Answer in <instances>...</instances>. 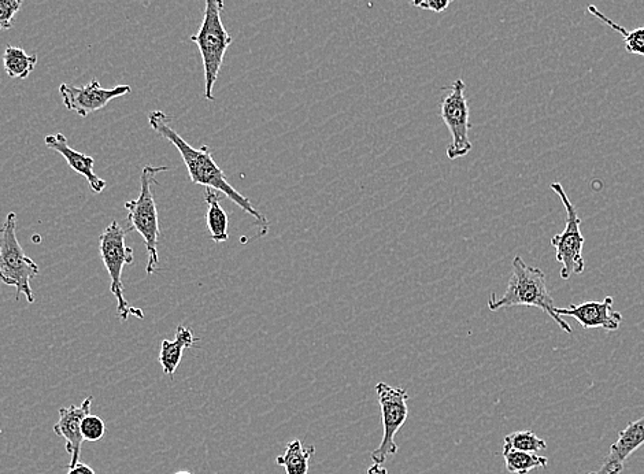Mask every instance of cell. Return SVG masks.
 <instances>
[{
	"label": "cell",
	"mask_w": 644,
	"mask_h": 474,
	"mask_svg": "<svg viewBox=\"0 0 644 474\" xmlns=\"http://www.w3.org/2000/svg\"><path fill=\"white\" fill-rule=\"evenodd\" d=\"M170 121L172 120L166 116L164 111H151L148 114V124H150L151 129L179 150L181 158H183L184 164L187 166L192 183L203 185L206 188H212V190L224 194L235 205H238L240 209L246 211L251 217H254L262 225L264 231L268 232L269 221L255 209L249 198L240 194V192L236 191L229 184L224 172H222L220 166L214 161L210 148L207 146H203L202 148L190 146L175 129L170 127Z\"/></svg>",
	"instance_id": "1"
},
{
	"label": "cell",
	"mask_w": 644,
	"mask_h": 474,
	"mask_svg": "<svg viewBox=\"0 0 644 474\" xmlns=\"http://www.w3.org/2000/svg\"><path fill=\"white\" fill-rule=\"evenodd\" d=\"M516 306L536 307L557 322L562 331L569 335L573 333L571 325L555 313V302L547 288L546 274L540 268L525 264L520 255L513 259V273L505 294L501 298L492 294L488 299V309L491 311Z\"/></svg>",
	"instance_id": "2"
},
{
	"label": "cell",
	"mask_w": 644,
	"mask_h": 474,
	"mask_svg": "<svg viewBox=\"0 0 644 474\" xmlns=\"http://www.w3.org/2000/svg\"><path fill=\"white\" fill-rule=\"evenodd\" d=\"M168 169V166H144L142 176H140L138 199L125 202V209L128 210V232H139L140 236L143 237L144 244H146L148 254L146 272L148 276L157 272L158 269V240L159 236H161L153 184L157 183V180H155L157 174L166 172Z\"/></svg>",
	"instance_id": "3"
},
{
	"label": "cell",
	"mask_w": 644,
	"mask_h": 474,
	"mask_svg": "<svg viewBox=\"0 0 644 474\" xmlns=\"http://www.w3.org/2000/svg\"><path fill=\"white\" fill-rule=\"evenodd\" d=\"M224 0H206L205 16L201 28L196 35L191 36L201 53L203 69H205V96L207 101H214L213 90L224 64L225 54L233 40L224 24H222Z\"/></svg>",
	"instance_id": "4"
},
{
	"label": "cell",
	"mask_w": 644,
	"mask_h": 474,
	"mask_svg": "<svg viewBox=\"0 0 644 474\" xmlns=\"http://www.w3.org/2000/svg\"><path fill=\"white\" fill-rule=\"evenodd\" d=\"M40 269L32 258L22 250L17 237V214H7L5 224L0 229V281L16 287V299L25 296L28 303H35L31 281L39 274Z\"/></svg>",
	"instance_id": "5"
},
{
	"label": "cell",
	"mask_w": 644,
	"mask_h": 474,
	"mask_svg": "<svg viewBox=\"0 0 644 474\" xmlns=\"http://www.w3.org/2000/svg\"><path fill=\"white\" fill-rule=\"evenodd\" d=\"M127 233L128 231H125L117 221H113L99 236V254H101L103 264L109 273L111 292L117 299V316L122 321H127L131 316L144 318L143 311L129 306L124 296L122 269L125 265H132L135 261L133 248L128 247L125 242Z\"/></svg>",
	"instance_id": "6"
},
{
	"label": "cell",
	"mask_w": 644,
	"mask_h": 474,
	"mask_svg": "<svg viewBox=\"0 0 644 474\" xmlns=\"http://www.w3.org/2000/svg\"><path fill=\"white\" fill-rule=\"evenodd\" d=\"M551 190L560 196L566 210V227L560 235L551 237V246L555 248V259L562 265L561 279L569 280L573 274H581L586 269L583 259V246L586 237L581 233V220L575 205L568 198L560 183L551 184Z\"/></svg>",
	"instance_id": "7"
},
{
	"label": "cell",
	"mask_w": 644,
	"mask_h": 474,
	"mask_svg": "<svg viewBox=\"0 0 644 474\" xmlns=\"http://www.w3.org/2000/svg\"><path fill=\"white\" fill-rule=\"evenodd\" d=\"M447 94L440 102V116L451 135L450 146L447 147V157L451 161L465 157L472 151L469 139V105L466 99V84L464 80H455L449 87H444Z\"/></svg>",
	"instance_id": "8"
},
{
	"label": "cell",
	"mask_w": 644,
	"mask_h": 474,
	"mask_svg": "<svg viewBox=\"0 0 644 474\" xmlns=\"http://www.w3.org/2000/svg\"><path fill=\"white\" fill-rule=\"evenodd\" d=\"M377 398L381 407V422H383V440L380 446L372 451L370 458L375 464L383 465L388 457L398 454L396 446V433L401 431L409 417V394L403 388L391 387L386 383L376 385Z\"/></svg>",
	"instance_id": "9"
},
{
	"label": "cell",
	"mask_w": 644,
	"mask_h": 474,
	"mask_svg": "<svg viewBox=\"0 0 644 474\" xmlns=\"http://www.w3.org/2000/svg\"><path fill=\"white\" fill-rule=\"evenodd\" d=\"M132 88L129 85H118L116 88L106 90L102 88L98 80H92L84 87H74L70 84H61L59 94L66 109L74 111L80 117H88L90 114L105 109L107 103L113 99L128 95Z\"/></svg>",
	"instance_id": "10"
},
{
	"label": "cell",
	"mask_w": 644,
	"mask_h": 474,
	"mask_svg": "<svg viewBox=\"0 0 644 474\" xmlns=\"http://www.w3.org/2000/svg\"><path fill=\"white\" fill-rule=\"evenodd\" d=\"M555 313L561 317H572L584 329L602 328L614 332L623 322V314L613 309L612 296H606L603 301L584 302L569 307H555Z\"/></svg>",
	"instance_id": "11"
},
{
	"label": "cell",
	"mask_w": 644,
	"mask_h": 474,
	"mask_svg": "<svg viewBox=\"0 0 644 474\" xmlns=\"http://www.w3.org/2000/svg\"><path fill=\"white\" fill-rule=\"evenodd\" d=\"M94 398L88 396L80 406L62 407L59 409V420L54 425L55 435L65 439L66 451L70 455L69 468L79 464L81 447H83L84 438L81 435V422L84 418L90 416L91 405Z\"/></svg>",
	"instance_id": "12"
},
{
	"label": "cell",
	"mask_w": 644,
	"mask_h": 474,
	"mask_svg": "<svg viewBox=\"0 0 644 474\" xmlns=\"http://www.w3.org/2000/svg\"><path fill=\"white\" fill-rule=\"evenodd\" d=\"M644 444V416L628 422L627 428L618 432V440L610 446L608 457L601 468L588 474H621L625 462Z\"/></svg>",
	"instance_id": "13"
},
{
	"label": "cell",
	"mask_w": 644,
	"mask_h": 474,
	"mask_svg": "<svg viewBox=\"0 0 644 474\" xmlns=\"http://www.w3.org/2000/svg\"><path fill=\"white\" fill-rule=\"evenodd\" d=\"M44 143H46V146L50 148V150H54L55 153L61 154L74 172L84 176L85 180L90 184L91 190L94 191L95 194H102V192L106 190V181L101 179V177L94 172L95 159L90 157V155H85L70 147L65 135H62V133L48 135L44 137Z\"/></svg>",
	"instance_id": "14"
},
{
	"label": "cell",
	"mask_w": 644,
	"mask_h": 474,
	"mask_svg": "<svg viewBox=\"0 0 644 474\" xmlns=\"http://www.w3.org/2000/svg\"><path fill=\"white\" fill-rule=\"evenodd\" d=\"M199 342L195 338L192 329L179 325L176 329V339L173 342L164 340L161 344V353H159V364H161L164 373L172 377L179 368L181 358L185 348L194 347Z\"/></svg>",
	"instance_id": "15"
},
{
	"label": "cell",
	"mask_w": 644,
	"mask_h": 474,
	"mask_svg": "<svg viewBox=\"0 0 644 474\" xmlns=\"http://www.w3.org/2000/svg\"><path fill=\"white\" fill-rule=\"evenodd\" d=\"M205 201L209 210H207V228H209L210 237L213 242L222 243L228 240V216L221 207L220 192L206 188Z\"/></svg>",
	"instance_id": "16"
},
{
	"label": "cell",
	"mask_w": 644,
	"mask_h": 474,
	"mask_svg": "<svg viewBox=\"0 0 644 474\" xmlns=\"http://www.w3.org/2000/svg\"><path fill=\"white\" fill-rule=\"evenodd\" d=\"M316 454V447H303L301 440H292L287 444L284 454L276 458V464L286 469L287 474H307L310 459Z\"/></svg>",
	"instance_id": "17"
},
{
	"label": "cell",
	"mask_w": 644,
	"mask_h": 474,
	"mask_svg": "<svg viewBox=\"0 0 644 474\" xmlns=\"http://www.w3.org/2000/svg\"><path fill=\"white\" fill-rule=\"evenodd\" d=\"M37 55H28L20 47L7 46L3 54V66L10 79H28L36 68Z\"/></svg>",
	"instance_id": "18"
},
{
	"label": "cell",
	"mask_w": 644,
	"mask_h": 474,
	"mask_svg": "<svg viewBox=\"0 0 644 474\" xmlns=\"http://www.w3.org/2000/svg\"><path fill=\"white\" fill-rule=\"evenodd\" d=\"M503 458L507 472L514 474H528L534 469H543L549 466V459L532 453L503 447Z\"/></svg>",
	"instance_id": "19"
},
{
	"label": "cell",
	"mask_w": 644,
	"mask_h": 474,
	"mask_svg": "<svg viewBox=\"0 0 644 474\" xmlns=\"http://www.w3.org/2000/svg\"><path fill=\"white\" fill-rule=\"evenodd\" d=\"M588 11H590L592 16H595L599 21H602L603 24L608 25L610 29H613L614 32L620 33V35L623 36L624 47L628 54L644 57V27L636 28L634 31H627V28L621 27L617 22L606 17L602 11L598 10V7L590 5L588 6Z\"/></svg>",
	"instance_id": "20"
},
{
	"label": "cell",
	"mask_w": 644,
	"mask_h": 474,
	"mask_svg": "<svg viewBox=\"0 0 644 474\" xmlns=\"http://www.w3.org/2000/svg\"><path fill=\"white\" fill-rule=\"evenodd\" d=\"M503 442H505L503 447L514 448V450L524 451V453L538 454L547 448V443L531 431L509 433Z\"/></svg>",
	"instance_id": "21"
},
{
	"label": "cell",
	"mask_w": 644,
	"mask_h": 474,
	"mask_svg": "<svg viewBox=\"0 0 644 474\" xmlns=\"http://www.w3.org/2000/svg\"><path fill=\"white\" fill-rule=\"evenodd\" d=\"M105 421L98 416H87L81 422V435L87 442H99L105 436Z\"/></svg>",
	"instance_id": "22"
},
{
	"label": "cell",
	"mask_w": 644,
	"mask_h": 474,
	"mask_svg": "<svg viewBox=\"0 0 644 474\" xmlns=\"http://www.w3.org/2000/svg\"><path fill=\"white\" fill-rule=\"evenodd\" d=\"M24 0H0V31L13 28L14 17L20 11Z\"/></svg>",
	"instance_id": "23"
},
{
	"label": "cell",
	"mask_w": 644,
	"mask_h": 474,
	"mask_svg": "<svg viewBox=\"0 0 644 474\" xmlns=\"http://www.w3.org/2000/svg\"><path fill=\"white\" fill-rule=\"evenodd\" d=\"M454 0H425L420 9L433 11V13H443L449 9Z\"/></svg>",
	"instance_id": "24"
},
{
	"label": "cell",
	"mask_w": 644,
	"mask_h": 474,
	"mask_svg": "<svg viewBox=\"0 0 644 474\" xmlns=\"http://www.w3.org/2000/svg\"><path fill=\"white\" fill-rule=\"evenodd\" d=\"M68 474H96L95 470L91 466L81 464L74 465L73 468H69Z\"/></svg>",
	"instance_id": "25"
},
{
	"label": "cell",
	"mask_w": 644,
	"mask_h": 474,
	"mask_svg": "<svg viewBox=\"0 0 644 474\" xmlns=\"http://www.w3.org/2000/svg\"><path fill=\"white\" fill-rule=\"evenodd\" d=\"M368 474H388V470L379 464H373L368 469Z\"/></svg>",
	"instance_id": "26"
},
{
	"label": "cell",
	"mask_w": 644,
	"mask_h": 474,
	"mask_svg": "<svg viewBox=\"0 0 644 474\" xmlns=\"http://www.w3.org/2000/svg\"><path fill=\"white\" fill-rule=\"evenodd\" d=\"M424 2L425 0H413L412 5L414 7H420L421 5H423Z\"/></svg>",
	"instance_id": "27"
},
{
	"label": "cell",
	"mask_w": 644,
	"mask_h": 474,
	"mask_svg": "<svg viewBox=\"0 0 644 474\" xmlns=\"http://www.w3.org/2000/svg\"><path fill=\"white\" fill-rule=\"evenodd\" d=\"M175 474H192V473H190V472H185V470H181V472H177V473H175Z\"/></svg>",
	"instance_id": "28"
}]
</instances>
